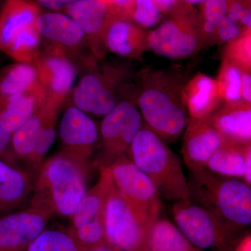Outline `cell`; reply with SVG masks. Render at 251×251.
Listing matches in <instances>:
<instances>
[{"mask_svg":"<svg viewBox=\"0 0 251 251\" xmlns=\"http://www.w3.org/2000/svg\"><path fill=\"white\" fill-rule=\"evenodd\" d=\"M188 79L178 71L156 69L140 76L135 104L144 125L166 143L179 139L189 121L183 97Z\"/></svg>","mask_w":251,"mask_h":251,"instance_id":"cell-1","label":"cell"},{"mask_svg":"<svg viewBox=\"0 0 251 251\" xmlns=\"http://www.w3.org/2000/svg\"><path fill=\"white\" fill-rule=\"evenodd\" d=\"M188 199L214 214L237 234L251 224V188L244 180L211 173L190 171Z\"/></svg>","mask_w":251,"mask_h":251,"instance_id":"cell-2","label":"cell"},{"mask_svg":"<svg viewBox=\"0 0 251 251\" xmlns=\"http://www.w3.org/2000/svg\"><path fill=\"white\" fill-rule=\"evenodd\" d=\"M89 170L61 151L46 158L36 173L29 204L70 219L88 190Z\"/></svg>","mask_w":251,"mask_h":251,"instance_id":"cell-3","label":"cell"},{"mask_svg":"<svg viewBox=\"0 0 251 251\" xmlns=\"http://www.w3.org/2000/svg\"><path fill=\"white\" fill-rule=\"evenodd\" d=\"M128 158L148 176L161 199H188L187 178L177 155L145 125L135 136Z\"/></svg>","mask_w":251,"mask_h":251,"instance_id":"cell-4","label":"cell"},{"mask_svg":"<svg viewBox=\"0 0 251 251\" xmlns=\"http://www.w3.org/2000/svg\"><path fill=\"white\" fill-rule=\"evenodd\" d=\"M95 57L73 91L74 105L89 116L103 117L115 108L129 78L128 66L99 64Z\"/></svg>","mask_w":251,"mask_h":251,"instance_id":"cell-5","label":"cell"},{"mask_svg":"<svg viewBox=\"0 0 251 251\" xmlns=\"http://www.w3.org/2000/svg\"><path fill=\"white\" fill-rule=\"evenodd\" d=\"M170 17L149 31L148 50L167 58L186 59L204 48L200 15L179 1Z\"/></svg>","mask_w":251,"mask_h":251,"instance_id":"cell-6","label":"cell"},{"mask_svg":"<svg viewBox=\"0 0 251 251\" xmlns=\"http://www.w3.org/2000/svg\"><path fill=\"white\" fill-rule=\"evenodd\" d=\"M175 226L201 250L232 251L239 240L214 214L189 199L174 202Z\"/></svg>","mask_w":251,"mask_h":251,"instance_id":"cell-7","label":"cell"},{"mask_svg":"<svg viewBox=\"0 0 251 251\" xmlns=\"http://www.w3.org/2000/svg\"><path fill=\"white\" fill-rule=\"evenodd\" d=\"M143 125V118L135 102L127 99L119 102L100 122L96 166L99 169L107 168L119 158L127 156Z\"/></svg>","mask_w":251,"mask_h":251,"instance_id":"cell-8","label":"cell"},{"mask_svg":"<svg viewBox=\"0 0 251 251\" xmlns=\"http://www.w3.org/2000/svg\"><path fill=\"white\" fill-rule=\"evenodd\" d=\"M103 224L107 242L117 251L143 250L152 227L137 214L112 181L104 206Z\"/></svg>","mask_w":251,"mask_h":251,"instance_id":"cell-9","label":"cell"},{"mask_svg":"<svg viewBox=\"0 0 251 251\" xmlns=\"http://www.w3.org/2000/svg\"><path fill=\"white\" fill-rule=\"evenodd\" d=\"M112 182L126 201L148 224L153 226L160 217L161 198L156 187L128 156L107 167Z\"/></svg>","mask_w":251,"mask_h":251,"instance_id":"cell-10","label":"cell"},{"mask_svg":"<svg viewBox=\"0 0 251 251\" xmlns=\"http://www.w3.org/2000/svg\"><path fill=\"white\" fill-rule=\"evenodd\" d=\"M61 152L90 168L91 159L99 143V128L93 119L76 107L63 114L59 126Z\"/></svg>","mask_w":251,"mask_h":251,"instance_id":"cell-11","label":"cell"},{"mask_svg":"<svg viewBox=\"0 0 251 251\" xmlns=\"http://www.w3.org/2000/svg\"><path fill=\"white\" fill-rule=\"evenodd\" d=\"M52 217L49 211L31 204L0 216V251H25Z\"/></svg>","mask_w":251,"mask_h":251,"instance_id":"cell-12","label":"cell"},{"mask_svg":"<svg viewBox=\"0 0 251 251\" xmlns=\"http://www.w3.org/2000/svg\"><path fill=\"white\" fill-rule=\"evenodd\" d=\"M33 64L46 99L62 105L76 79L77 67L74 61L59 50L50 47Z\"/></svg>","mask_w":251,"mask_h":251,"instance_id":"cell-13","label":"cell"},{"mask_svg":"<svg viewBox=\"0 0 251 251\" xmlns=\"http://www.w3.org/2000/svg\"><path fill=\"white\" fill-rule=\"evenodd\" d=\"M62 12L82 28L92 55L97 59L103 58L107 51L105 46L107 29L112 20L120 15L102 0H78Z\"/></svg>","mask_w":251,"mask_h":251,"instance_id":"cell-14","label":"cell"},{"mask_svg":"<svg viewBox=\"0 0 251 251\" xmlns=\"http://www.w3.org/2000/svg\"><path fill=\"white\" fill-rule=\"evenodd\" d=\"M184 132L181 152L190 171L205 168L211 157L226 141L209 116L190 119Z\"/></svg>","mask_w":251,"mask_h":251,"instance_id":"cell-15","label":"cell"},{"mask_svg":"<svg viewBox=\"0 0 251 251\" xmlns=\"http://www.w3.org/2000/svg\"><path fill=\"white\" fill-rule=\"evenodd\" d=\"M35 27L41 39L52 44L71 58L82 48L88 46L85 32L75 21L61 11H46L38 16ZM72 59V58H71Z\"/></svg>","mask_w":251,"mask_h":251,"instance_id":"cell-16","label":"cell"},{"mask_svg":"<svg viewBox=\"0 0 251 251\" xmlns=\"http://www.w3.org/2000/svg\"><path fill=\"white\" fill-rule=\"evenodd\" d=\"M34 179L25 169L0 160V216L29 205Z\"/></svg>","mask_w":251,"mask_h":251,"instance_id":"cell-17","label":"cell"},{"mask_svg":"<svg viewBox=\"0 0 251 251\" xmlns=\"http://www.w3.org/2000/svg\"><path fill=\"white\" fill-rule=\"evenodd\" d=\"M149 31L128 18L118 16L109 25L105 36L106 50L120 57L139 59L148 50Z\"/></svg>","mask_w":251,"mask_h":251,"instance_id":"cell-18","label":"cell"},{"mask_svg":"<svg viewBox=\"0 0 251 251\" xmlns=\"http://www.w3.org/2000/svg\"><path fill=\"white\" fill-rule=\"evenodd\" d=\"M209 117L225 139L251 143V103L244 100L224 103Z\"/></svg>","mask_w":251,"mask_h":251,"instance_id":"cell-19","label":"cell"},{"mask_svg":"<svg viewBox=\"0 0 251 251\" xmlns=\"http://www.w3.org/2000/svg\"><path fill=\"white\" fill-rule=\"evenodd\" d=\"M183 97L190 119L209 116L224 103L217 81L202 73L188 79Z\"/></svg>","mask_w":251,"mask_h":251,"instance_id":"cell-20","label":"cell"},{"mask_svg":"<svg viewBox=\"0 0 251 251\" xmlns=\"http://www.w3.org/2000/svg\"><path fill=\"white\" fill-rule=\"evenodd\" d=\"M251 143L226 140L207 162L205 169L222 176L239 178L251 184Z\"/></svg>","mask_w":251,"mask_h":251,"instance_id":"cell-21","label":"cell"},{"mask_svg":"<svg viewBox=\"0 0 251 251\" xmlns=\"http://www.w3.org/2000/svg\"><path fill=\"white\" fill-rule=\"evenodd\" d=\"M41 13L32 0H4L0 10V50L6 53L15 38L34 26Z\"/></svg>","mask_w":251,"mask_h":251,"instance_id":"cell-22","label":"cell"},{"mask_svg":"<svg viewBox=\"0 0 251 251\" xmlns=\"http://www.w3.org/2000/svg\"><path fill=\"white\" fill-rule=\"evenodd\" d=\"M61 107L46 99L27 121L11 134V146L18 163L27 162L41 130L50 120L58 117Z\"/></svg>","mask_w":251,"mask_h":251,"instance_id":"cell-23","label":"cell"},{"mask_svg":"<svg viewBox=\"0 0 251 251\" xmlns=\"http://www.w3.org/2000/svg\"><path fill=\"white\" fill-rule=\"evenodd\" d=\"M44 89L27 93H0V126L12 134L34 114L45 100Z\"/></svg>","mask_w":251,"mask_h":251,"instance_id":"cell-24","label":"cell"},{"mask_svg":"<svg viewBox=\"0 0 251 251\" xmlns=\"http://www.w3.org/2000/svg\"><path fill=\"white\" fill-rule=\"evenodd\" d=\"M141 251H203L193 245L169 220L159 217L150 229Z\"/></svg>","mask_w":251,"mask_h":251,"instance_id":"cell-25","label":"cell"},{"mask_svg":"<svg viewBox=\"0 0 251 251\" xmlns=\"http://www.w3.org/2000/svg\"><path fill=\"white\" fill-rule=\"evenodd\" d=\"M41 89L44 88L39 83L33 64L17 62L4 67L0 72V93L13 95Z\"/></svg>","mask_w":251,"mask_h":251,"instance_id":"cell-26","label":"cell"},{"mask_svg":"<svg viewBox=\"0 0 251 251\" xmlns=\"http://www.w3.org/2000/svg\"><path fill=\"white\" fill-rule=\"evenodd\" d=\"M25 251H84L70 229L47 227L31 243Z\"/></svg>","mask_w":251,"mask_h":251,"instance_id":"cell-27","label":"cell"},{"mask_svg":"<svg viewBox=\"0 0 251 251\" xmlns=\"http://www.w3.org/2000/svg\"><path fill=\"white\" fill-rule=\"evenodd\" d=\"M41 37L34 25L15 38L6 54L18 62L33 64L41 54Z\"/></svg>","mask_w":251,"mask_h":251,"instance_id":"cell-28","label":"cell"},{"mask_svg":"<svg viewBox=\"0 0 251 251\" xmlns=\"http://www.w3.org/2000/svg\"><path fill=\"white\" fill-rule=\"evenodd\" d=\"M201 5L199 15L204 46L216 44V29L219 23L227 16V1L206 0Z\"/></svg>","mask_w":251,"mask_h":251,"instance_id":"cell-29","label":"cell"},{"mask_svg":"<svg viewBox=\"0 0 251 251\" xmlns=\"http://www.w3.org/2000/svg\"><path fill=\"white\" fill-rule=\"evenodd\" d=\"M242 68L224 58L218 74V87L224 103L242 100L241 97Z\"/></svg>","mask_w":251,"mask_h":251,"instance_id":"cell-30","label":"cell"},{"mask_svg":"<svg viewBox=\"0 0 251 251\" xmlns=\"http://www.w3.org/2000/svg\"><path fill=\"white\" fill-rule=\"evenodd\" d=\"M162 16L152 0H131L125 14V18L146 29L156 26Z\"/></svg>","mask_w":251,"mask_h":251,"instance_id":"cell-31","label":"cell"},{"mask_svg":"<svg viewBox=\"0 0 251 251\" xmlns=\"http://www.w3.org/2000/svg\"><path fill=\"white\" fill-rule=\"evenodd\" d=\"M224 58L242 69H251V29L244 31L237 39L226 44Z\"/></svg>","mask_w":251,"mask_h":251,"instance_id":"cell-32","label":"cell"},{"mask_svg":"<svg viewBox=\"0 0 251 251\" xmlns=\"http://www.w3.org/2000/svg\"><path fill=\"white\" fill-rule=\"evenodd\" d=\"M227 17L244 30L251 29V0H227Z\"/></svg>","mask_w":251,"mask_h":251,"instance_id":"cell-33","label":"cell"},{"mask_svg":"<svg viewBox=\"0 0 251 251\" xmlns=\"http://www.w3.org/2000/svg\"><path fill=\"white\" fill-rule=\"evenodd\" d=\"M244 31L242 28L226 16L219 23L216 29V44H227L237 39Z\"/></svg>","mask_w":251,"mask_h":251,"instance_id":"cell-34","label":"cell"},{"mask_svg":"<svg viewBox=\"0 0 251 251\" xmlns=\"http://www.w3.org/2000/svg\"><path fill=\"white\" fill-rule=\"evenodd\" d=\"M0 160L19 166L11 146V134L0 126Z\"/></svg>","mask_w":251,"mask_h":251,"instance_id":"cell-35","label":"cell"},{"mask_svg":"<svg viewBox=\"0 0 251 251\" xmlns=\"http://www.w3.org/2000/svg\"><path fill=\"white\" fill-rule=\"evenodd\" d=\"M40 9L46 11H62L78 0H32Z\"/></svg>","mask_w":251,"mask_h":251,"instance_id":"cell-36","label":"cell"},{"mask_svg":"<svg viewBox=\"0 0 251 251\" xmlns=\"http://www.w3.org/2000/svg\"><path fill=\"white\" fill-rule=\"evenodd\" d=\"M240 92L242 100L251 103V69H242Z\"/></svg>","mask_w":251,"mask_h":251,"instance_id":"cell-37","label":"cell"},{"mask_svg":"<svg viewBox=\"0 0 251 251\" xmlns=\"http://www.w3.org/2000/svg\"><path fill=\"white\" fill-rule=\"evenodd\" d=\"M179 0H152L153 4L162 15L169 14Z\"/></svg>","mask_w":251,"mask_h":251,"instance_id":"cell-38","label":"cell"},{"mask_svg":"<svg viewBox=\"0 0 251 251\" xmlns=\"http://www.w3.org/2000/svg\"><path fill=\"white\" fill-rule=\"evenodd\" d=\"M112 6L120 16L125 17L126 11L129 6L131 0H102Z\"/></svg>","mask_w":251,"mask_h":251,"instance_id":"cell-39","label":"cell"},{"mask_svg":"<svg viewBox=\"0 0 251 251\" xmlns=\"http://www.w3.org/2000/svg\"><path fill=\"white\" fill-rule=\"evenodd\" d=\"M232 251H251V236L247 234L239 240Z\"/></svg>","mask_w":251,"mask_h":251,"instance_id":"cell-40","label":"cell"},{"mask_svg":"<svg viewBox=\"0 0 251 251\" xmlns=\"http://www.w3.org/2000/svg\"><path fill=\"white\" fill-rule=\"evenodd\" d=\"M85 251H117L116 249H114L113 247H111L110 244H108V242L105 243V244H100V245L97 246L92 249H88V250Z\"/></svg>","mask_w":251,"mask_h":251,"instance_id":"cell-41","label":"cell"},{"mask_svg":"<svg viewBox=\"0 0 251 251\" xmlns=\"http://www.w3.org/2000/svg\"><path fill=\"white\" fill-rule=\"evenodd\" d=\"M179 1H182V2L185 3V4L193 5L202 4L206 0H179Z\"/></svg>","mask_w":251,"mask_h":251,"instance_id":"cell-42","label":"cell"},{"mask_svg":"<svg viewBox=\"0 0 251 251\" xmlns=\"http://www.w3.org/2000/svg\"><path fill=\"white\" fill-rule=\"evenodd\" d=\"M4 0H0V10L1 9V6H2L3 3H4Z\"/></svg>","mask_w":251,"mask_h":251,"instance_id":"cell-43","label":"cell"}]
</instances>
